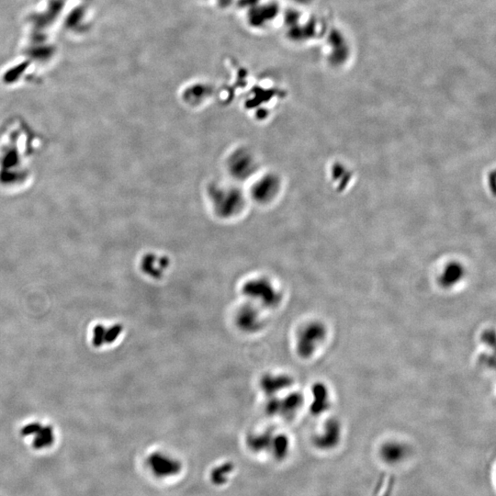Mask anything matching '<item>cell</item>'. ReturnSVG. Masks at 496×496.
<instances>
[{
  "instance_id": "obj_1",
  "label": "cell",
  "mask_w": 496,
  "mask_h": 496,
  "mask_svg": "<svg viewBox=\"0 0 496 496\" xmlns=\"http://www.w3.org/2000/svg\"><path fill=\"white\" fill-rule=\"evenodd\" d=\"M242 291L245 296L261 309H273L281 302L282 295L278 288L266 277L250 278L243 285Z\"/></svg>"
},
{
  "instance_id": "obj_2",
  "label": "cell",
  "mask_w": 496,
  "mask_h": 496,
  "mask_svg": "<svg viewBox=\"0 0 496 496\" xmlns=\"http://www.w3.org/2000/svg\"><path fill=\"white\" fill-rule=\"evenodd\" d=\"M326 337L325 325L319 322H311L303 325L297 334V354L302 357H311Z\"/></svg>"
},
{
  "instance_id": "obj_3",
  "label": "cell",
  "mask_w": 496,
  "mask_h": 496,
  "mask_svg": "<svg viewBox=\"0 0 496 496\" xmlns=\"http://www.w3.org/2000/svg\"><path fill=\"white\" fill-rule=\"evenodd\" d=\"M211 198L217 214L224 217L237 214L238 211L240 212L243 206L241 192L232 188L217 186L212 190Z\"/></svg>"
},
{
  "instance_id": "obj_4",
  "label": "cell",
  "mask_w": 496,
  "mask_h": 496,
  "mask_svg": "<svg viewBox=\"0 0 496 496\" xmlns=\"http://www.w3.org/2000/svg\"><path fill=\"white\" fill-rule=\"evenodd\" d=\"M236 324L239 329L253 334L258 332L264 326V318L261 314V309L257 305L246 304L241 306L236 315Z\"/></svg>"
},
{
  "instance_id": "obj_5",
  "label": "cell",
  "mask_w": 496,
  "mask_h": 496,
  "mask_svg": "<svg viewBox=\"0 0 496 496\" xmlns=\"http://www.w3.org/2000/svg\"><path fill=\"white\" fill-rule=\"evenodd\" d=\"M273 400L268 404V412L281 415H291L297 412L302 405V396L299 394H289L282 399L272 397Z\"/></svg>"
},
{
  "instance_id": "obj_6",
  "label": "cell",
  "mask_w": 496,
  "mask_h": 496,
  "mask_svg": "<svg viewBox=\"0 0 496 496\" xmlns=\"http://www.w3.org/2000/svg\"><path fill=\"white\" fill-rule=\"evenodd\" d=\"M292 378L286 374L267 373L260 380V388L268 396H273L292 385Z\"/></svg>"
},
{
  "instance_id": "obj_7",
  "label": "cell",
  "mask_w": 496,
  "mask_h": 496,
  "mask_svg": "<svg viewBox=\"0 0 496 496\" xmlns=\"http://www.w3.org/2000/svg\"><path fill=\"white\" fill-rule=\"evenodd\" d=\"M255 167L254 158L250 153L244 151H239L233 153L230 161H229V168L233 176L237 177L245 178L248 176L251 172H253Z\"/></svg>"
},
{
  "instance_id": "obj_8",
  "label": "cell",
  "mask_w": 496,
  "mask_h": 496,
  "mask_svg": "<svg viewBox=\"0 0 496 496\" xmlns=\"http://www.w3.org/2000/svg\"><path fill=\"white\" fill-rule=\"evenodd\" d=\"M278 181L273 176H263L252 188V194L255 200L266 202L272 199L278 191Z\"/></svg>"
},
{
  "instance_id": "obj_9",
  "label": "cell",
  "mask_w": 496,
  "mask_h": 496,
  "mask_svg": "<svg viewBox=\"0 0 496 496\" xmlns=\"http://www.w3.org/2000/svg\"><path fill=\"white\" fill-rule=\"evenodd\" d=\"M465 276L463 267L458 263H451L444 268L440 277L439 283L441 286L446 289L453 288L458 285Z\"/></svg>"
},
{
  "instance_id": "obj_10",
  "label": "cell",
  "mask_w": 496,
  "mask_h": 496,
  "mask_svg": "<svg viewBox=\"0 0 496 496\" xmlns=\"http://www.w3.org/2000/svg\"><path fill=\"white\" fill-rule=\"evenodd\" d=\"M27 432H33L37 434L33 444L35 448H42L44 446H50L54 440L53 432L51 428L49 427H40V426L33 424L24 428L23 433H27Z\"/></svg>"
},
{
  "instance_id": "obj_11",
  "label": "cell",
  "mask_w": 496,
  "mask_h": 496,
  "mask_svg": "<svg viewBox=\"0 0 496 496\" xmlns=\"http://www.w3.org/2000/svg\"><path fill=\"white\" fill-rule=\"evenodd\" d=\"M122 328L119 325L112 326L111 328H104L103 326H97L95 329L94 342L96 345H101L103 343H112L116 340L120 335Z\"/></svg>"
},
{
  "instance_id": "obj_12",
  "label": "cell",
  "mask_w": 496,
  "mask_h": 496,
  "mask_svg": "<svg viewBox=\"0 0 496 496\" xmlns=\"http://www.w3.org/2000/svg\"><path fill=\"white\" fill-rule=\"evenodd\" d=\"M312 393L315 395V400L311 405V411L315 413H321L329 405L328 390L323 385H317L314 388Z\"/></svg>"
},
{
  "instance_id": "obj_13",
  "label": "cell",
  "mask_w": 496,
  "mask_h": 496,
  "mask_svg": "<svg viewBox=\"0 0 496 496\" xmlns=\"http://www.w3.org/2000/svg\"><path fill=\"white\" fill-rule=\"evenodd\" d=\"M162 258L156 257L154 255H151L150 256H146L143 261V270L145 273L149 274L151 277H160L165 269H167V267L163 266H156L158 262H160Z\"/></svg>"
}]
</instances>
